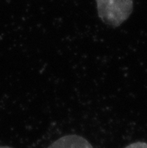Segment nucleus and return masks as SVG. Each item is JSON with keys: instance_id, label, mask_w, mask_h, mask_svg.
Segmentation results:
<instances>
[{"instance_id": "nucleus-1", "label": "nucleus", "mask_w": 147, "mask_h": 148, "mask_svg": "<svg viewBox=\"0 0 147 148\" xmlns=\"http://www.w3.org/2000/svg\"><path fill=\"white\" fill-rule=\"evenodd\" d=\"M98 14L104 23L119 27L133 11V0H95Z\"/></svg>"}, {"instance_id": "nucleus-2", "label": "nucleus", "mask_w": 147, "mask_h": 148, "mask_svg": "<svg viewBox=\"0 0 147 148\" xmlns=\"http://www.w3.org/2000/svg\"><path fill=\"white\" fill-rule=\"evenodd\" d=\"M47 148H93V147L82 136L67 135L57 139Z\"/></svg>"}, {"instance_id": "nucleus-3", "label": "nucleus", "mask_w": 147, "mask_h": 148, "mask_svg": "<svg viewBox=\"0 0 147 148\" xmlns=\"http://www.w3.org/2000/svg\"><path fill=\"white\" fill-rule=\"evenodd\" d=\"M125 148H147V143L141 142V141L134 142L128 145Z\"/></svg>"}, {"instance_id": "nucleus-4", "label": "nucleus", "mask_w": 147, "mask_h": 148, "mask_svg": "<svg viewBox=\"0 0 147 148\" xmlns=\"http://www.w3.org/2000/svg\"><path fill=\"white\" fill-rule=\"evenodd\" d=\"M0 148H13L8 146H0Z\"/></svg>"}]
</instances>
